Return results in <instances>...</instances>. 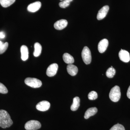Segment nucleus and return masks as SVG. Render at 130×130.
<instances>
[{
  "label": "nucleus",
  "instance_id": "nucleus-1",
  "mask_svg": "<svg viewBox=\"0 0 130 130\" xmlns=\"http://www.w3.org/2000/svg\"><path fill=\"white\" fill-rule=\"evenodd\" d=\"M13 121L7 111L3 109L0 110V127L6 128L12 125Z\"/></svg>",
  "mask_w": 130,
  "mask_h": 130
},
{
  "label": "nucleus",
  "instance_id": "nucleus-2",
  "mask_svg": "<svg viewBox=\"0 0 130 130\" xmlns=\"http://www.w3.org/2000/svg\"><path fill=\"white\" fill-rule=\"evenodd\" d=\"M109 97L113 102L119 101L121 97L120 88L119 86H115L111 89L109 93Z\"/></svg>",
  "mask_w": 130,
  "mask_h": 130
},
{
  "label": "nucleus",
  "instance_id": "nucleus-3",
  "mask_svg": "<svg viewBox=\"0 0 130 130\" xmlns=\"http://www.w3.org/2000/svg\"><path fill=\"white\" fill-rule=\"evenodd\" d=\"M25 83L28 86L35 88H40L42 85L41 81L35 78H27L25 80Z\"/></svg>",
  "mask_w": 130,
  "mask_h": 130
},
{
  "label": "nucleus",
  "instance_id": "nucleus-4",
  "mask_svg": "<svg viewBox=\"0 0 130 130\" xmlns=\"http://www.w3.org/2000/svg\"><path fill=\"white\" fill-rule=\"evenodd\" d=\"M81 55L83 60L85 64H90L91 61V53L88 47L85 46L84 48Z\"/></svg>",
  "mask_w": 130,
  "mask_h": 130
},
{
  "label": "nucleus",
  "instance_id": "nucleus-5",
  "mask_svg": "<svg viewBox=\"0 0 130 130\" xmlns=\"http://www.w3.org/2000/svg\"><path fill=\"white\" fill-rule=\"evenodd\" d=\"M41 125L39 121L32 120L28 121L25 125L26 130H37L41 128Z\"/></svg>",
  "mask_w": 130,
  "mask_h": 130
},
{
  "label": "nucleus",
  "instance_id": "nucleus-6",
  "mask_svg": "<svg viewBox=\"0 0 130 130\" xmlns=\"http://www.w3.org/2000/svg\"><path fill=\"white\" fill-rule=\"evenodd\" d=\"M58 68V66L56 63L51 64L48 67L46 71L47 76L49 77L54 76L56 74Z\"/></svg>",
  "mask_w": 130,
  "mask_h": 130
},
{
  "label": "nucleus",
  "instance_id": "nucleus-7",
  "mask_svg": "<svg viewBox=\"0 0 130 130\" xmlns=\"http://www.w3.org/2000/svg\"><path fill=\"white\" fill-rule=\"evenodd\" d=\"M50 104L47 101H42L38 103L36 108L37 110L41 111H45L50 108Z\"/></svg>",
  "mask_w": 130,
  "mask_h": 130
},
{
  "label": "nucleus",
  "instance_id": "nucleus-8",
  "mask_svg": "<svg viewBox=\"0 0 130 130\" xmlns=\"http://www.w3.org/2000/svg\"><path fill=\"white\" fill-rule=\"evenodd\" d=\"M119 56L120 60L125 63H128L130 60L129 53L125 50L121 49L119 54Z\"/></svg>",
  "mask_w": 130,
  "mask_h": 130
},
{
  "label": "nucleus",
  "instance_id": "nucleus-9",
  "mask_svg": "<svg viewBox=\"0 0 130 130\" xmlns=\"http://www.w3.org/2000/svg\"><path fill=\"white\" fill-rule=\"evenodd\" d=\"M41 6V3L39 1L36 2L28 5L27 9L28 11L35 12L40 9Z\"/></svg>",
  "mask_w": 130,
  "mask_h": 130
},
{
  "label": "nucleus",
  "instance_id": "nucleus-10",
  "mask_svg": "<svg viewBox=\"0 0 130 130\" xmlns=\"http://www.w3.org/2000/svg\"><path fill=\"white\" fill-rule=\"evenodd\" d=\"M109 7L105 6L100 9L97 15V19L98 20H101L106 17L108 12L109 11Z\"/></svg>",
  "mask_w": 130,
  "mask_h": 130
},
{
  "label": "nucleus",
  "instance_id": "nucleus-11",
  "mask_svg": "<svg viewBox=\"0 0 130 130\" xmlns=\"http://www.w3.org/2000/svg\"><path fill=\"white\" fill-rule=\"evenodd\" d=\"M108 45V41L106 39L101 40L98 44V50L101 53H104L106 50Z\"/></svg>",
  "mask_w": 130,
  "mask_h": 130
},
{
  "label": "nucleus",
  "instance_id": "nucleus-12",
  "mask_svg": "<svg viewBox=\"0 0 130 130\" xmlns=\"http://www.w3.org/2000/svg\"><path fill=\"white\" fill-rule=\"evenodd\" d=\"M68 21L65 19H61L58 20L55 23L54 27L56 30H61L67 26Z\"/></svg>",
  "mask_w": 130,
  "mask_h": 130
},
{
  "label": "nucleus",
  "instance_id": "nucleus-13",
  "mask_svg": "<svg viewBox=\"0 0 130 130\" xmlns=\"http://www.w3.org/2000/svg\"><path fill=\"white\" fill-rule=\"evenodd\" d=\"M21 58L22 60L26 61L29 57V51L28 47L25 45H22L21 47Z\"/></svg>",
  "mask_w": 130,
  "mask_h": 130
},
{
  "label": "nucleus",
  "instance_id": "nucleus-14",
  "mask_svg": "<svg viewBox=\"0 0 130 130\" xmlns=\"http://www.w3.org/2000/svg\"><path fill=\"white\" fill-rule=\"evenodd\" d=\"M68 72L72 76H74L76 75L78 72V69L75 65L72 64H69L67 66Z\"/></svg>",
  "mask_w": 130,
  "mask_h": 130
},
{
  "label": "nucleus",
  "instance_id": "nucleus-15",
  "mask_svg": "<svg viewBox=\"0 0 130 130\" xmlns=\"http://www.w3.org/2000/svg\"><path fill=\"white\" fill-rule=\"evenodd\" d=\"M98 111L97 108L95 107H91L89 108L86 110L85 113V119H89L91 116H94L97 113Z\"/></svg>",
  "mask_w": 130,
  "mask_h": 130
},
{
  "label": "nucleus",
  "instance_id": "nucleus-16",
  "mask_svg": "<svg viewBox=\"0 0 130 130\" xmlns=\"http://www.w3.org/2000/svg\"><path fill=\"white\" fill-rule=\"evenodd\" d=\"M80 106V99L78 97H74L73 99V103L71 107V110L72 111H76Z\"/></svg>",
  "mask_w": 130,
  "mask_h": 130
},
{
  "label": "nucleus",
  "instance_id": "nucleus-17",
  "mask_svg": "<svg viewBox=\"0 0 130 130\" xmlns=\"http://www.w3.org/2000/svg\"><path fill=\"white\" fill-rule=\"evenodd\" d=\"M63 60L68 64H72L74 62V58L70 54L66 53L63 54Z\"/></svg>",
  "mask_w": 130,
  "mask_h": 130
},
{
  "label": "nucleus",
  "instance_id": "nucleus-18",
  "mask_svg": "<svg viewBox=\"0 0 130 130\" xmlns=\"http://www.w3.org/2000/svg\"><path fill=\"white\" fill-rule=\"evenodd\" d=\"M35 51L33 53V55L35 57H38L41 55V53L42 47L40 43L36 42L34 45Z\"/></svg>",
  "mask_w": 130,
  "mask_h": 130
},
{
  "label": "nucleus",
  "instance_id": "nucleus-19",
  "mask_svg": "<svg viewBox=\"0 0 130 130\" xmlns=\"http://www.w3.org/2000/svg\"><path fill=\"white\" fill-rule=\"evenodd\" d=\"M16 0H0V4L3 7L7 8L12 5Z\"/></svg>",
  "mask_w": 130,
  "mask_h": 130
},
{
  "label": "nucleus",
  "instance_id": "nucleus-20",
  "mask_svg": "<svg viewBox=\"0 0 130 130\" xmlns=\"http://www.w3.org/2000/svg\"><path fill=\"white\" fill-rule=\"evenodd\" d=\"M116 74V70L112 67L109 68L106 72V75L107 77L109 78H112L113 77L114 75Z\"/></svg>",
  "mask_w": 130,
  "mask_h": 130
},
{
  "label": "nucleus",
  "instance_id": "nucleus-21",
  "mask_svg": "<svg viewBox=\"0 0 130 130\" xmlns=\"http://www.w3.org/2000/svg\"><path fill=\"white\" fill-rule=\"evenodd\" d=\"M73 0H65L59 3V6L61 8H65L69 6L70 3L72 2Z\"/></svg>",
  "mask_w": 130,
  "mask_h": 130
},
{
  "label": "nucleus",
  "instance_id": "nucleus-22",
  "mask_svg": "<svg viewBox=\"0 0 130 130\" xmlns=\"http://www.w3.org/2000/svg\"><path fill=\"white\" fill-rule=\"evenodd\" d=\"M98 94L95 91H92L89 93L88 97L89 100H94L97 99L98 98Z\"/></svg>",
  "mask_w": 130,
  "mask_h": 130
},
{
  "label": "nucleus",
  "instance_id": "nucleus-23",
  "mask_svg": "<svg viewBox=\"0 0 130 130\" xmlns=\"http://www.w3.org/2000/svg\"><path fill=\"white\" fill-rule=\"evenodd\" d=\"M8 46V43L7 42L3 43L2 45L0 46V54L4 53L7 50Z\"/></svg>",
  "mask_w": 130,
  "mask_h": 130
},
{
  "label": "nucleus",
  "instance_id": "nucleus-24",
  "mask_svg": "<svg viewBox=\"0 0 130 130\" xmlns=\"http://www.w3.org/2000/svg\"><path fill=\"white\" fill-rule=\"evenodd\" d=\"M109 130H125V129L122 125L117 124L113 126Z\"/></svg>",
  "mask_w": 130,
  "mask_h": 130
},
{
  "label": "nucleus",
  "instance_id": "nucleus-25",
  "mask_svg": "<svg viewBox=\"0 0 130 130\" xmlns=\"http://www.w3.org/2000/svg\"><path fill=\"white\" fill-rule=\"evenodd\" d=\"M8 92L7 88L3 84L0 83V93L2 94H7Z\"/></svg>",
  "mask_w": 130,
  "mask_h": 130
},
{
  "label": "nucleus",
  "instance_id": "nucleus-26",
  "mask_svg": "<svg viewBox=\"0 0 130 130\" xmlns=\"http://www.w3.org/2000/svg\"><path fill=\"white\" fill-rule=\"evenodd\" d=\"M127 96L129 99H130V86L128 88V91H127Z\"/></svg>",
  "mask_w": 130,
  "mask_h": 130
},
{
  "label": "nucleus",
  "instance_id": "nucleus-27",
  "mask_svg": "<svg viewBox=\"0 0 130 130\" xmlns=\"http://www.w3.org/2000/svg\"><path fill=\"white\" fill-rule=\"evenodd\" d=\"M5 33L3 32H0V38H4L5 37Z\"/></svg>",
  "mask_w": 130,
  "mask_h": 130
},
{
  "label": "nucleus",
  "instance_id": "nucleus-28",
  "mask_svg": "<svg viewBox=\"0 0 130 130\" xmlns=\"http://www.w3.org/2000/svg\"><path fill=\"white\" fill-rule=\"evenodd\" d=\"M3 42L1 41H0V46H1L3 44Z\"/></svg>",
  "mask_w": 130,
  "mask_h": 130
},
{
  "label": "nucleus",
  "instance_id": "nucleus-29",
  "mask_svg": "<svg viewBox=\"0 0 130 130\" xmlns=\"http://www.w3.org/2000/svg\"><path fill=\"white\" fill-rule=\"evenodd\" d=\"M61 1H65V0H60Z\"/></svg>",
  "mask_w": 130,
  "mask_h": 130
}]
</instances>
